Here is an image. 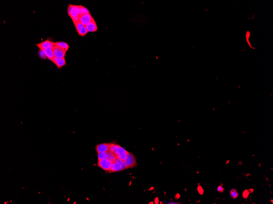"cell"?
<instances>
[{
	"mask_svg": "<svg viewBox=\"0 0 273 204\" xmlns=\"http://www.w3.org/2000/svg\"><path fill=\"white\" fill-rule=\"evenodd\" d=\"M112 164V162L107 158L98 161L97 166L108 172L110 170Z\"/></svg>",
	"mask_w": 273,
	"mask_h": 204,
	"instance_id": "5b68a950",
	"label": "cell"
},
{
	"mask_svg": "<svg viewBox=\"0 0 273 204\" xmlns=\"http://www.w3.org/2000/svg\"><path fill=\"white\" fill-rule=\"evenodd\" d=\"M52 62L54 63L58 69H61L66 65V60L65 58H54Z\"/></svg>",
	"mask_w": 273,
	"mask_h": 204,
	"instance_id": "8fae6325",
	"label": "cell"
},
{
	"mask_svg": "<svg viewBox=\"0 0 273 204\" xmlns=\"http://www.w3.org/2000/svg\"><path fill=\"white\" fill-rule=\"evenodd\" d=\"M81 5L76 6L70 4L67 8V14L73 22L79 21Z\"/></svg>",
	"mask_w": 273,
	"mask_h": 204,
	"instance_id": "6da1fadb",
	"label": "cell"
},
{
	"mask_svg": "<svg viewBox=\"0 0 273 204\" xmlns=\"http://www.w3.org/2000/svg\"><path fill=\"white\" fill-rule=\"evenodd\" d=\"M127 169L124 161L121 159H117L114 163H112L110 170L108 173L119 172Z\"/></svg>",
	"mask_w": 273,
	"mask_h": 204,
	"instance_id": "7a4b0ae2",
	"label": "cell"
},
{
	"mask_svg": "<svg viewBox=\"0 0 273 204\" xmlns=\"http://www.w3.org/2000/svg\"><path fill=\"white\" fill-rule=\"evenodd\" d=\"M44 52L47 58H48L49 60H50L51 61H53V59H54L55 57L54 55L52 48H48V49H47L46 50L44 51Z\"/></svg>",
	"mask_w": 273,
	"mask_h": 204,
	"instance_id": "4fadbf2b",
	"label": "cell"
},
{
	"mask_svg": "<svg viewBox=\"0 0 273 204\" xmlns=\"http://www.w3.org/2000/svg\"><path fill=\"white\" fill-rule=\"evenodd\" d=\"M127 169L136 167L137 165L136 157L132 153L128 152L124 160Z\"/></svg>",
	"mask_w": 273,
	"mask_h": 204,
	"instance_id": "3957f363",
	"label": "cell"
},
{
	"mask_svg": "<svg viewBox=\"0 0 273 204\" xmlns=\"http://www.w3.org/2000/svg\"><path fill=\"white\" fill-rule=\"evenodd\" d=\"M73 23L76 31L80 36L84 37L87 34L88 31L86 30L85 26L81 23L80 21L74 22Z\"/></svg>",
	"mask_w": 273,
	"mask_h": 204,
	"instance_id": "8992f818",
	"label": "cell"
},
{
	"mask_svg": "<svg viewBox=\"0 0 273 204\" xmlns=\"http://www.w3.org/2000/svg\"><path fill=\"white\" fill-rule=\"evenodd\" d=\"M128 151L120 145L115 144L114 153L117 156V159H119L124 161L125 159Z\"/></svg>",
	"mask_w": 273,
	"mask_h": 204,
	"instance_id": "277c9868",
	"label": "cell"
},
{
	"mask_svg": "<svg viewBox=\"0 0 273 204\" xmlns=\"http://www.w3.org/2000/svg\"><path fill=\"white\" fill-rule=\"evenodd\" d=\"M85 27H86L88 32H96L98 30L97 23L94 18L92 20L91 22L85 26Z\"/></svg>",
	"mask_w": 273,
	"mask_h": 204,
	"instance_id": "7c38bea8",
	"label": "cell"
},
{
	"mask_svg": "<svg viewBox=\"0 0 273 204\" xmlns=\"http://www.w3.org/2000/svg\"><path fill=\"white\" fill-rule=\"evenodd\" d=\"M230 195L232 198H236L238 196V192L235 189H232L230 191Z\"/></svg>",
	"mask_w": 273,
	"mask_h": 204,
	"instance_id": "2e32d148",
	"label": "cell"
},
{
	"mask_svg": "<svg viewBox=\"0 0 273 204\" xmlns=\"http://www.w3.org/2000/svg\"><path fill=\"white\" fill-rule=\"evenodd\" d=\"M108 151L104 152V153H98V161L108 158Z\"/></svg>",
	"mask_w": 273,
	"mask_h": 204,
	"instance_id": "9a60e30c",
	"label": "cell"
},
{
	"mask_svg": "<svg viewBox=\"0 0 273 204\" xmlns=\"http://www.w3.org/2000/svg\"><path fill=\"white\" fill-rule=\"evenodd\" d=\"M112 145V143H103L98 144L95 146L96 151L97 153L109 151Z\"/></svg>",
	"mask_w": 273,
	"mask_h": 204,
	"instance_id": "9c48e42d",
	"label": "cell"
},
{
	"mask_svg": "<svg viewBox=\"0 0 273 204\" xmlns=\"http://www.w3.org/2000/svg\"><path fill=\"white\" fill-rule=\"evenodd\" d=\"M55 42H54L50 41L48 39H47L45 41L36 44L35 45L37 47L40 49V50L44 51L48 48H53L54 46L55 45Z\"/></svg>",
	"mask_w": 273,
	"mask_h": 204,
	"instance_id": "ba28073f",
	"label": "cell"
},
{
	"mask_svg": "<svg viewBox=\"0 0 273 204\" xmlns=\"http://www.w3.org/2000/svg\"><path fill=\"white\" fill-rule=\"evenodd\" d=\"M93 18H94L92 16L90 12H89L80 16L79 21L85 26L91 22Z\"/></svg>",
	"mask_w": 273,
	"mask_h": 204,
	"instance_id": "30bf717a",
	"label": "cell"
},
{
	"mask_svg": "<svg viewBox=\"0 0 273 204\" xmlns=\"http://www.w3.org/2000/svg\"><path fill=\"white\" fill-rule=\"evenodd\" d=\"M55 45H57L61 47L65 50V51L67 52L68 51L70 48V46L67 43L64 42H56Z\"/></svg>",
	"mask_w": 273,
	"mask_h": 204,
	"instance_id": "5bb4252c",
	"label": "cell"
},
{
	"mask_svg": "<svg viewBox=\"0 0 273 204\" xmlns=\"http://www.w3.org/2000/svg\"><path fill=\"white\" fill-rule=\"evenodd\" d=\"M197 189H198V192H199V193L202 194L203 193V190L202 187L199 186V187H198Z\"/></svg>",
	"mask_w": 273,
	"mask_h": 204,
	"instance_id": "ffe728a7",
	"label": "cell"
},
{
	"mask_svg": "<svg viewBox=\"0 0 273 204\" xmlns=\"http://www.w3.org/2000/svg\"><path fill=\"white\" fill-rule=\"evenodd\" d=\"M41 51V52H39V55H40V56L41 57L42 59H45V58H46L47 57L46 56L45 54L44 51H43L42 50Z\"/></svg>",
	"mask_w": 273,
	"mask_h": 204,
	"instance_id": "e0dca14e",
	"label": "cell"
},
{
	"mask_svg": "<svg viewBox=\"0 0 273 204\" xmlns=\"http://www.w3.org/2000/svg\"><path fill=\"white\" fill-rule=\"evenodd\" d=\"M218 192H220V193H222V192H224V190L223 186H219L218 187Z\"/></svg>",
	"mask_w": 273,
	"mask_h": 204,
	"instance_id": "d6986e66",
	"label": "cell"
},
{
	"mask_svg": "<svg viewBox=\"0 0 273 204\" xmlns=\"http://www.w3.org/2000/svg\"><path fill=\"white\" fill-rule=\"evenodd\" d=\"M249 195V192L247 190H246L243 192V196L244 198H247L248 197Z\"/></svg>",
	"mask_w": 273,
	"mask_h": 204,
	"instance_id": "ac0fdd59",
	"label": "cell"
},
{
	"mask_svg": "<svg viewBox=\"0 0 273 204\" xmlns=\"http://www.w3.org/2000/svg\"><path fill=\"white\" fill-rule=\"evenodd\" d=\"M52 49L55 58H64L66 56L67 52L58 46L55 45Z\"/></svg>",
	"mask_w": 273,
	"mask_h": 204,
	"instance_id": "52a82bcc",
	"label": "cell"
}]
</instances>
